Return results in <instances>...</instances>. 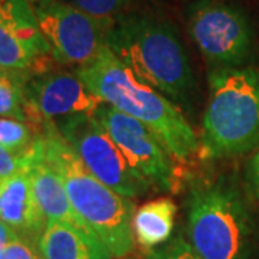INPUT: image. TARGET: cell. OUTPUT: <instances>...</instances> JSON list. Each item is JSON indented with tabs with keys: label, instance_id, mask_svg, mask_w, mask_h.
<instances>
[{
	"label": "cell",
	"instance_id": "cell-1",
	"mask_svg": "<svg viewBox=\"0 0 259 259\" xmlns=\"http://www.w3.org/2000/svg\"><path fill=\"white\" fill-rule=\"evenodd\" d=\"M76 75L104 104L143 122L171 157L189 161L199 154V139L183 112L166 95L143 82L105 47Z\"/></svg>",
	"mask_w": 259,
	"mask_h": 259
},
{
	"label": "cell",
	"instance_id": "cell-2",
	"mask_svg": "<svg viewBox=\"0 0 259 259\" xmlns=\"http://www.w3.org/2000/svg\"><path fill=\"white\" fill-rule=\"evenodd\" d=\"M105 45L143 82L168 100L189 101L193 74L176 30L144 15H124L108 29Z\"/></svg>",
	"mask_w": 259,
	"mask_h": 259
},
{
	"label": "cell",
	"instance_id": "cell-3",
	"mask_svg": "<svg viewBox=\"0 0 259 259\" xmlns=\"http://www.w3.org/2000/svg\"><path fill=\"white\" fill-rule=\"evenodd\" d=\"M42 154L64 182L76 214L93 229L112 258H124L134 249L131 199L114 192L85 167L59 131L39 139Z\"/></svg>",
	"mask_w": 259,
	"mask_h": 259
},
{
	"label": "cell",
	"instance_id": "cell-4",
	"mask_svg": "<svg viewBox=\"0 0 259 259\" xmlns=\"http://www.w3.org/2000/svg\"><path fill=\"white\" fill-rule=\"evenodd\" d=\"M209 83L199 156L203 160L235 157L258 147V71L218 68L209 75Z\"/></svg>",
	"mask_w": 259,
	"mask_h": 259
},
{
	"label": "cell",
	"instance_id": "cell-5",
	"mask_svg": "<svg viewBox=\"0 0 259 259\" xmlns=\"http://www.w3.org/2000/svg\"><path fill=\"white\" fill-rule=\"evenodd\" d=\"M190 243L203 259H248L253 225L239 192L222 180L194 186L189 199Z\"/></svg>",
	"mask_w": 259,
	"mask_h": 259
},
{
	"label": "cell",
	"instance_id": "cell-6",
	"mask_svg": "<svg viewBox=\"0 0 259 259\" xmlns=\"http://www.w3.org/2000/svg\"><path fill=\"white\" fill-rule=\"evenodd\" d=\"M59 133L85 167L114 192L134 199L153 187L131 167L108 131L95 117V112L66 117L59 125Z\"/></svg>",
	"mask_w": 259,
	"mask_h": 259
},
{
	"label": "cell",
	"instance_id": "cell-7",
	"mask_svg": "<svg viewBox=\"0 0 259 259\" xmlns=\"http://www.w3.org/2000/svg\"><path fill=\"white\" fill-rule=\"evenodd\" d=\"M189 32L210 64L233 68L252 48V29L241 10L218 0H199L189 12Z\"/></svg>",
	"mask_w": 259,
	"mask_h": 259
},
{
	"label": "cell",
	"instance_id": "cell-8",
	"mask_svg": "<svg viewBox=\"0 0 259 259\" xmlns=\"http://www.w3.org/2000/svg\"><path fill=\"white\" fill-rule=\"evenodd\" d=\"M51 54L64 65L90 64L105 47L108 29L62 0H40L33 6Z\"/></svg>",
	"mask_w": 259,
	"mask_h": 259
},
{
	"label": "cell",
	"instance_id": "cell-9",
	"mask_svg": "<svg viewBox=\"0 0 259 259\" xmlns=\"http://www.w3.org/2000/svg\"><path fill=\"white\" fill-rule=\"evenodd\" d=\"M95 117L140 176L160 190L176 187L177 171L170 153L151 130L108 104H102Z\"/></svg>",
	"mask_w": 259,
	"mask_h": 259
},
{
	"label": "cell",
	"instance_id": "cell-10",
	"mask_svg": "<svg viewBox=\"0 0 259 259\" xmlns=\"http://www.w3.org/2000/svg\"><path fill=\"white\" fill-rule=\"evenodd\" d=\"M49 54L33 6L28 0H0V71L26 74Z\"/></svg>",
	"mask_w": 259,
	"mask_h": 259
},
{
	"label": "cell",
	"instance_id": "cell-11",
	"mask_svg": "<svg viewBox=\"0 0 259 259\" xmlns=\"http://www.w3.org/2000/svg\"><path fill=\"white\" fill-rule=\"evenodd\" d=\"M26 95L33 112L47 120L94 114L104 104L78 75L68 72L48 74L33 79L26 88Z\"/></svg>",
	"mask_w": 259,
	"mask_h": 259
},
{
	"label": "cell",
	"instance_id": "cell-12",
	"mask_svg": "<svg viewBox=\"0 0 259 259\" xmlns=\"http://www.w3.org/2000/svg\"><path fill=\"white\" fill-rule=\"evenodd\" d=\"M0 221L30 241L40 238L47 218L40 210L26 167L0 180Z\"/></svg>",
	"mask_w": 259,
	"mask_h": 259
},
{
	"label": "cell",
	"instance_id": "cell-13",
	"mask_svg": "<svg viewBox=\"0 0 259 259\" xmlns=\"http://www.w3.org/2000/svg\"><path fill=\"white\" fill-rule=\"evenodd\" d=\"M26 157V171L32 182L33 193L48 222H65L79 229H91L74 210L62 179L42 154L39 139L35 140Z\"/></svg>",
	"mask_w": 259,
	"mask_h": 259
},
{
	"label": "cell",
	"instance_id": "cell-14",
	"mask_svg": "<svg viewBox=\"0 0 259 259\" xmlns=\"http://www.w3.org/2000/svg\"><path fill=\"white\" fill-rule=\"evenodd\" d=\"M37 249L42 259H112L95 232L65 222H48Z\"/></svg>",
	"mask_w": 259,
	"mask_h": 259
},
{
	"label": "cell",
	"instance_id": "cell-15",
	"mask_svg": "<svg viewBox=\"0 0 259 259\" xmlns=\"http://www.w3.org/2000/svg\"><path fill=\"white\" fill-rule=\"evenodd\" d=\"M177 207L168 197L147 202L134 213V239L147 249H154L168 242L175 228Z\"/></svg>",
	"mask_w": 259,
	"mask_h": 259
},
{
	"label": "cell",
	"instance_id": "cell-16",
	"mask_svg": "<svg viewBox=\"0 0 259 259\" xmlns=\"http://www.w3.org/2000/svg\"><path fill=\"white\" fill-rule=\"evenodd\" d=\"M23 78L20 72L0 71V117L26 121L33 112Z\"/></svg>",
	"mask_w": 259,
	"mask_h": 259
},
{
	"label": "cell",
	"instance_id": "cell-17",
	"mask_svg": "<svg viewBox=\"0 0 259 259\" xmlns=\"http://www.w3.org/2000/svg\"><path fill=\"white\" fill-rule=\"evenodd\" d=\"M72 5L76 9L97 19L107 29H110L117 22V19L124 16L131 0H62Z\"/></svg>",
	"mask_w": 259,
	"mask_h": 259
},
{
	"label": "cell",
	"instance_id": "cell-18",
	"mask_svg": "<svg viewBox=\"0 0 259 259\" xmlns=\"http://www.w3.org/2000/svg\"><path fill=\"white\" fill-rule=\"evenodd\" d=\"M35 140L25 121L0 117V146L15 156H25Z\"/></svg>",
	"mask_w": 259,
	"mask_h": 259
},
{
	"label": "cell",
	"instance_id": "cell-19",
	"mask_svg": "<svg viewBox=\"0 0 259 259\" xmlns=\"http://www.w3.org/2000/svg\"><path fill=\"white\" fill-rule=\"evenodd\" d=\"M146 259H203L193 248L190 242L176 238L166 242L163 246L150 249L146 253Z\"/></svg>",
	"mask_w": 259,
	"mask_h": 259
},
{
	"label": "cell",
	"instance_id": "cell-20",
	"mask_svg": "<svg viewBox=\"0 0 259 259\" xmlns=\"http://www.w3.org/2000/svg\"><path fill=\"white\" fill-rule=\"evenodd\" d=\"M0 259H42L33 241L18 235L0 253Z\"/></svg>",
	"mask_w": 259,
	"mask_h": 259
},
{
	"label": "cell",
	"instance_id": "cell-21",
	"mask_svg": "<svg viewBox=\"0 0 259 259\" xmlns=\"http://www.w3.org/2000/svg\"><path fill=\"white\" fill-rule=\"evenodd\" d=\"M26 154L25 156H15L10 151H8L6 148L0 146V180L13 176L18 171L23 170L26 167V163H28Z\"/></svg>",
	"mask_w": 259,
	"mask_h": 259
},
{
	"label": "cell",
	"instance_id": "cell-22",
	"mask_svg": "<svg viewBox=\"0 0 259 259\" xmlns=\"http://www.w3.org/2000/svg\"><path fill=\"white\" fill-rule=\"evenodd\" d=\"M248 177H249V183L253 193L259 199V151L250 160Z\"/></svg>",
	"mask_w": 259,
	"mask_h": 259
},
{
	"label": "cell",
	"instance_id": "cell-23",
	"mask_svg": "<svg viewBox=\"0 0 259 259\" xmlns=\"http://www.w3.org/2000/svg\"><path fill=\"white\" fill-rule=\"evenodd\" d=\"M16 236H18L16 232L13 231L10 226H8L6 223L0 221V253L3 252V249H5Z\"/></svg>",
	"mask_w": 259,
	"mask_h": 259
},
{
	"label": "cell",
	"instance_id": "cell-24",
	"mask_svg": "<svg viewBox=\"0 0 259 259\" xmlns=\"http://www.w3.org/2000/svg\"><path fill=\"white\" fill-rule=\"evenodd\" d=\"M28 2L30 3V5H32V6H35V5H36V3H39L40 0H28Z\"/></svg>",
	"mask_w": 259,
	"mask_h": 259
}]
</instances>
